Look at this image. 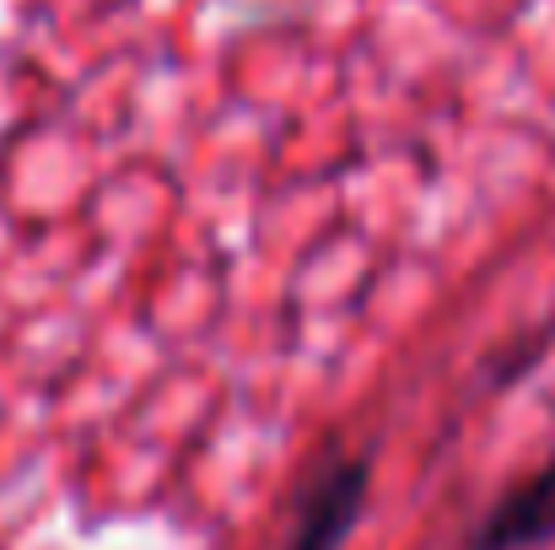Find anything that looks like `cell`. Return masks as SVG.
<instances>
[{
	"mask_svg": "<svg viewBox=\"0 0 555 550\" xmlns=\"http://www.w3.org/2000/svg\"><path fill=\"white\" fill-rule=\"evenodd\" d=\"M555 546V459L518 481L475 529L469 550H540Z\"/></svg>",
	"mask_w": 555,
	"mask_h": 550,
	"instance_id": "7a4b0ae2",
	"label": "cell"
},
{
	"mask_svg": "<svg viewBox=\"0 0 555 550\" xmlns=\"http://www.w3.org/2000/svg\"><path fill=\"white\" fill-rule=\"evenodd\" d=\"M367 497H372L367 459H330L308 481V491L297 502L286 550H346V540L357 535V524L367 513Z\"/></svg>",
	"mask_w": 555,
	"mask_h": 550,
	"instance_id": "6da1fadb",
	"label": "cell"
}]
</instances>
